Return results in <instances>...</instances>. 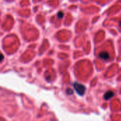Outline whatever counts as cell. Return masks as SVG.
Wrapping results in <instances>:
<instances>
[{"label":"cell","mask_w":121,"mask_h":121,"mask_svg":"<svg viewBox=\"0 0 121 121\" xmlns=\"http://www.w3.org/2000/svg\"><path fill=\"white\" fill-rule=\"evenodd\" d=\"M74 87L76 90V91L77 92L78 94L79 95H84L85 91H86V88L83 84H79V83H74Z\"/></svg>","instance_id":"6da1fadb"},{"label":"cell","mask_w":121,"mask_h":121,"mask_svg":"<svg viewBox=\"0 0 121 121\" xmlns=\"http://www.w3.org/2000/svg\"><path fill=\"white\" fill-rule=\"evenodd\" d=\"M57 16H58V18H62V16H63V13H62V11H60V12L57 13Z\"/></svg>","instance_id":"277c9868"},{"label":"cell","mask_w":121,"mask_h":121,"mask_svg":"<svg viewBox=\"0 0 121 121\" xmlns=\"http://www.w3.org/2000/svg\"><path fill=\"white\" fill-rule=\"evenodd\" d=\"M99 57L103 59V60H108L110 58V55H109V54L107 52L103 51V52H101L99 53Z\"/></svg>","instance_id":"7a4b0ae2"},{"label":"cell","mask_w":121,"mask_h":121,"mask_svg":"<svg viewBox=\"0 0 121 121\" xmlns=\"http://www.w3.org/2000/svg\"><path fill=\"white\" fill-rule=\"evenodd\" d=\"M119 26H120V27H121V21H120V23H119Z\"/></svg>","instance_id":"5b68a950"},{"label":"cell","mask_w":121,"mask_h":121,"mask_svg":"<svg viewBox=\"0 0 121 121\" xmlns=\"http://www.w3.org/2000/svg\"><path fill=\"white\" fill-rule=\"evenodd\" d=\"M113 95H114V93H113V91H107V92L105 94V95H104V99H105L106 100H108V99H111Z\"/></svg>","instance_id":"3957f363"}]
</instances>
